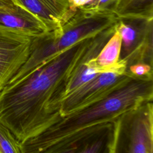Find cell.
<instances>
[{
	"label": "cell",
	"instance_id": "cell-1",
	"mask_svg": "<svg viewBox=\"0 0 153 153\" xmlns=\"http://www.w3.org/2000/svg\"><path fill=\"white\" fill-rule=\"evenodd\" d=\"M92 37L48 59L0 91V123L20 142L40 134L62 117L59 111L66 82Z\"/></svg>",
	"mask_w": 153,
	"mask_h": 153
},
{
	"label": "cell",
	"instance_id": "cell-2",
	"mask_svg": "<svg viewBox=\"0 0 153 153\" xmlns=\"http://www.w3.org/2000/svg\"><path fill=\"white\" fill-rule=\"evenodd\" d=\"M153 100V80L133 78L107 97L76 111L21 142L22 153H52L54 148L74 133L94 125L114 121L124 112Z\"/></svg>",
	"mask_w": 153,
	"mask_h": 153
},
{
	"label": "cell",
	"instance_id": "cell-3",
	"mask_svg": "<svg viewBox=\"0 0 153 153\" xmlns=\"http://www.w3.org/2000/svg\"><path fill=\"white\" fill-rule=\"evenodd\" d=\"M118 20L112 11L86 6L78 8L60 28L33 38L26 62L9 82L25 77L48 59L115 25Z\"/></svg>",
	"mask_w": 153,
	"mask_h": 153
},
{
	"label": "cell",
	"instance_id": "cell-4",
	"mask_svg": "<svg viewBox=\"0 0 153 153\" xmlns=\"http://www.w3.org/2000/svg\"><path fill=\"white\" fill-rule=\"evenodd\" d=\"M113 123L112 153L153 152L152 100L124 112Z\"/></svg>",
	"mask_w": 153,
	"mask_h": 153
},
{
	"label": "cell",
	"instance_id": "cell-5",
	"mask_svg": "<svg viewBox=\"0 0 153 153\" xmlns=\"http://www.w3.org/2000/svg\"><path fill=\"white\" fill-rule=\"evenodd\" d=\"M126 69V62L120 60L112 68L98 74L66 95L60 103L59 112L60 116L65 117L102 100L127 84L133 78Z\"/></svg>",
	"mask_w": 153,
	"mask_h": 153
},
{
	"label": "cell",
	"instance_id": "cell-6",
	"mask_svg": "<svg viewBox=\"0 0 153 153\" xmlns=\"http://www.w3.org/2000/svg\"><path fill=\"white\" fill-rule=\"evenodd\" d=\"M115 29L121 37L120 60L127 67L139 63L152 66L153 19H118Z\"/></svg>",
	"mask_w": 153,
	"mask_h": 153
},
{
	"label": "cell",
	"instance_id": "cell-7",
	"mask_svg": "<svg viewBox=\"0 0 153 153\" xmlns=\"http://www.w3.org/2000/svg\"><path fill=\"white\" fill-rule=\"evenodd\" d=\"M33 38L0 25V91L26 62Z\"/></svg>",
	"mask_w": 153,
	"mask_h": 153
},
{
	"label": "cell",
	"instance_id": "cell-8",
	"mask_svg": "<svg viewBox=\"0 0 153 153\" xmlns=\"http://www.w3.org/2000/svg\"><path fill=\"white\" fill-rule=\"evenodd\" d=\"M114 123L106 122L82 129L57 145L52 153H112Z\"/></svg>",
	"mask_w": 153,
	"mask_h": 153
},
{
	"label": "cell",
	"instance_id": "cell-9",
	"mask_svg": "<svg viewBox=\"0 0 153 153\" xmlns=\"http://www.w3.org/2000/svg\"><path fill=\"white\" fill-rule=\"evenodd\" d=\"M36 16L49 31L60 28L75 13L68 0H12Z\"/></svg>",
	"mask_w": 153,
	"mask_h": 153
},
{
	"label": "cell",
	"instance_id": "cell-10",
	"mask_svg": "<svg viewBox=\"0 0 153 153\" xmlns=\"http://www.w3.org/2000/svg\"><path fill=\"white\" fill-rule=\"evenodd\" d=\"M0 25L32 37L39 36L49 31L45 24L36 16L14 3L0 6Z\"/></svg>",
	"mask_w": 153,
	"mask_h": 153
},
{
	"label": "cell",
	"instance_id": "cell-11",
	"mask_svg": "<svg viewBox=\"0 0 153 153\" xmlns=\"http://www.w3.org/2000/svg\"><path fill=\"white\" fill-rule=\"evenodd\" d=\"M120 51L121 37L115 29L98 54L93 58L96 67L101 72L112 68L120 61Z\"/></svg>",
	"mask_w": 153,
	"mask_h": 153
},
{
	"label": "cell",
	"instance_id": "cell-12",
	"mask_svg": "<svg viewBox=\"0 0 153 153\" xmlns=\"http://www.w3.org/2000/svg\"><path fill=\"white\" fill-rule=\"evenodd\" d=\"M114 13L118 19H153V0H119Z\"/></svg>",
	"mask_w": 153,
	"mask_h": 153
},
{
	"label": "cell",
	"instance_id": "cell-13",
	"mask_svg": "<svg viewBox=\"0 0 153 153\" xmlns=\"http://www.w3.org/2000/svg\"><path fill=\"white\" fill-rule=\"evenodd\" d=\"M0 153H22L21 142L8 128L1 123Z\"/></svg>",
	"mask_w": 153,
	"mask_h": 153
},
{
	"label": "cell",
	"instance_id": "cell-14",
	"mask_svg": "<svg viewBox=\"0 0 153 153\" xmlns=\"http://www.w3.org/2000/svg\"><path fill=\"white\" fill-rule=\"evenodd\" d=\"M126 70L133 78L142 80H153L152 66L148 64L136 63L127 67Z\"/></svg>",
	"mask_w": 153,
	"mask_h": 153
},
{
	"label": "cell",
	"instance_id": "cell-15",
	"mask_svg": "<svg viewBox=\"0 0 153 153\" xmlns=\"http://www.w3.org/2000/svg\"><path fill=\"white\" fill-rule=\"evenodd\" d=\"M118 1L119 0H93L90 4L86 5V7L99 10L114 12Z\"/></svg>",
	"mask_w": 153,
	"mask_h": 153
},
{
	"label": "cell",
	"instance_id": "cell-16",
	"mask_svg": "<svg viewBox=\"0 0 153 153\" xmlns=\"http://www.w3.org/2000/svg\"><path fill=\"white\" fill-rule=\"evenodd\" d=\"M69 4L70 9L75 13L78 8L90 4L93 0H68Z\"/></svg>",
	"mask_w": 153,
	"mask_h": 153
},
{
	"label": "cell",
	"instance_id": "cell-17",
	"mask_svg": "<svg viewBox=\"0 0 153 153\" xmlns=\"http://www.w3.org/2000/svg\"><path fill=\"white\" fill-rule=\"evenodd\" d=\"M12 0H0V6H4L12 4Z\"/></svg>",
	"mask_w": 153,
	"mask_h": 153
}]
</instances>
